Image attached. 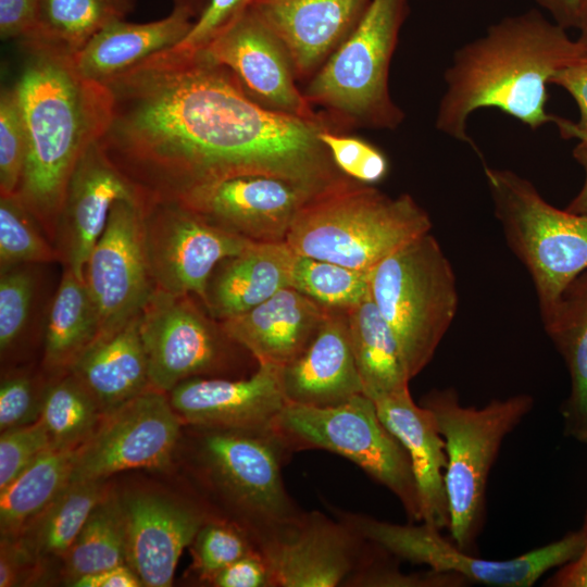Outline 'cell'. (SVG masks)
Here are the masks:
<instances>
[{
  "mask_svg": "<svg viewBox=\"0 0 587 587\" xmlns=\"http://www.w3.org/2000/svg\"><path fill=\"white\" fill-rule=\"evenodd\" d=\"M103 84L110 112L97 140L143 200L245 175L283 178L315 196L354 180L319 137L327 122L262 105L202 50L168 48Z\"/></svg>",
  "mask_w": 587,
  "mask_h": 587,
  "instance_id": "obj_1",
  "label": "cell"
},
{
  "mask_svg": "<svg viewBox=\"0 0 587 587\" xmlns=\"http://www.w3.org/2000/svg\"><path fill=\"white\" fill-rule=\"evenodd\" d=\"M586 58L565 28L535 9L503 17L454 51L435 127L472 147L482 160L467 123L484 108L500 110L533 130L552 123L563 138L578 139L574 122L547 112V86L558 71Z\"/></svg>",
  "mask_w": 587,
  "mask_h": 587,
  "instance_id": "obj_2",
  "label": "cell"
},
{
  "mask_svg": "<svg viewBox=\"0 0 587 587\" xmlns=\"http://www.w3.org/2000/svg\"><path fill=\"white\" fill-rule=\"evenodd\" d=\"M15 84L27 152L17 196L54 243L71 174L102 134L110 112L108 87L80 76L73 58L30 50Z\"/></svg>",
  "mask_w": 587,
  "mask_h": 587,
  "instance_id": "obj_3",
  "label": "cell"
},
{
  "mask_svg": "<svg viewBox=\"0 0 587 587\" xmlns=\"http://www.w3.org/2000/svg\"><path fill=\"white\" fill-rule=\"evenodd\" d=\"M432 227L429 214L411 195L391 197L353 180L307 201L285 242L296 254L371 272Z\"/></svg>",
  "mask_w": 587,
  "mask_h": 587,
  "instance_id": "obj_4",
  "label": "cell"
},
{
  "mask_svg": "<svg viewBox=\"0 0 587 587\" xmlns=\"http://www.w3.org/2000/svg\"><path fill=\"white\" fill-rule=\"evenodd\" d=\"M199 474L259 549L295 526L303 514L286 489L283 466L292 453L274 426L258 430L201 428Z\"/></svg>",
  "mask_w": 587,
  "mask_h": 587,
  "instance_id": "obj_5",
  "label": "cell"
},
{
  "mask_svg": "<svg viewBox=\"0 0 587 587\" xmlns=\"http://www.w3.org/2000/svg\"><path fill=\"white\" fill-rule=\"evenodd\" d=\"M408 14V0H371L352 33L307 82L305 99L335 129H396L403 122L389 72Z\"/></svg>",
  "mask_w": 587,
  "mask_h": 587,
  "instance_id": "obj_6",
  "label": "cell"
},
{
  "mask_svg": "<svg viewBox=\"0 0 587 587\" xmlns=\"http://www.w3.org/2000/svg\"><path fill=\"white\" fill-rule=\"evenodd\" d=\"M420 404L432 412L445 440L450 539L465 552L478 555L489 473L505 437L532 411L534 398L517 394L476 408L464 405L458 391L447 387L429 390Z\"/></svg>",
  "mask_w": 587,
  "mask_h": 587,
  "instance_id": "obj_7",
  "label": "cell"
},
{
  "mask_svg": "<svg viewBox=\"0 0 587 587\" xmlns=\"http://www.w3.org/2000/svg\"><path fill=\"white\" fill-rule=\"evenodd\" d=\"M483 165L495 217L533 280L544 322L567 285L587 270V215L553 207L511 170Z\"/></svg>",
  "mask_w": 587,
  "mask_h": 587,
  "instance_id": "obj_8",
  "label": "cell"
},
{
  "mask_svg": "<svg viewBox=\"0 0 587 587\" xmlns=\"http://www.w3.org/2000/svg\"><path fill=\"white\" fill-rule=\"evenodd\" d=\"M371 298L394 332L411 379L432 361L459 305L453 267L427 233L370 273Z\"/></svg>",
  "mask_w": 587,
  "mask_h": 587,
  "instance_id": "obj_9",
  "label": "cell"
},
{
  "mask_svg": "<svg viewBox=\"0 0 587 587\" xmlns=\"http://www.w3.org/2000/svg\"><path fill=\"white\" fill-rule=\"evenodd\" d=\"M273 426L292 452L324 449L357 464L394 494L410 523L422 522L409 454L380 421L375 402L364 394L325 408L287 402Z\"/></svg>",
  "mask_w": 587,
  "mask_h": 587,
  "instance_id": "obj_10",
  "label": "cell"
},
{
  "mask_svg": "<svg viewBox=\"0 0 587 587\" xmlns=\"http://www.w3.org/2000/svg\"><path fill=\"white\" fill-rule=\"evenodd\" d=\"M364 539L372 541L400 560L425 565L438 572L459 574L470 583L492 587H532L546 573L576 559L584 548L579 530L561 539L508 560H489L460 549L440 529L421 522L395 524L373 516L334 510Z\"/></svg>",
  "mask_w": 587,
  "mask_h": 587,
  "instance_id": "obj_11",
  "label": "cell"
},
{
  "mask_svg": "<svg viewBox=\"0 0 587 587\" xmlns=\"http://www.w3.org/2000/svg\"><path fill=\"white\" fill-rule=\"evenodd\" d=\"M142 232L155 288L203 302L215 267L254 241L230 233L175 200H145Z\"/></svg>",
  "mask_w": 587,
  "mask_h": 587,
  "instance_id": "obj_12",
  "label": "cell"
},
{
  "mask_svg": "<svg viewBox=\"0 0 587 587\" xmlns=\"http://www.w3.org/2000/svg\"><path fill=\"white\" fill-rule=\"evenodd\" d=\"M165 394L151 387L103 413L78 449L70 483L102 482L133 469L167 467L183 420Z\"/></svg>",
  "mask_w": 587,
  "mask_h": 587,
  "instance_id": "obj_13",
  "label": "cell"
},
{
  "mask_svg": "<svg viewBox=\"0 0 587 587\" xmlns=\"http://www.w3.org/2000/svg\"><path fill=\"white\" fill-rule=\"evenodd\" d=\"M189 295L154 288L139 315L150 385L170 392L179 383L223 369L232 341Z\"/></svg>",
  "mask_w": 587,
  "mask_h": 587,
  "instance_id": "obj_14",
  "label": "cell"
},
{
  "mask_svg": "<svg viewBox=\"0 0 587 587\" xmlns=\"http://www.w3.org/2000/svg\"><path fill=\"white\" fill-rule=\"evenodd\" d=\"M84 282L98 315V337L139 316L155 286L143 245L142 201L118 200L84 268Z\"/></svg>",
  "mask_w": 587,
  "mask_h": 587,
  "instance_id": "obj_15",
  "label": "cell"
},
{
  "mask_svg": "<svg viewBox=\"0 0 587 587\" xmlns=\"http://www.w3.org/2000/svg\"><path fill=\"white\" fill-rule=\"evenodd\" d=\"M313 197L283 178L245 175L193 188L173 200L251 241L284 242L297 213Z\"/></svg>",
  "mask_w": 587,
  "mask_h": 587,
  "instance_id": "obj_16",
  "label": "cell"
},
{
  "mask_svg": "<svg viewBox=\"0 0 587 587\" xmlns=\"http://www.w3.org/2000/svg\"><path fill=\"white\" fill-rule=\"evenodd\" d=\"M202 51L230 70L250 97L262 105L329 124L298 87L290 58L280 40L251 8Z\"/></svg>",
  "mask_w": 587,
  "mask_h": 587,
  "instance_id": "obj_17",
  "label": "cell"
},
{
  "mask_svg": "<svg viewBox=\"0 0 587 587\" xmlns=\"http://www.w3.org/2000/svg\"><path fill=\"white\" fill-rule=\"evenodd\" d=\"M372 547L342 521L304 511L295 526L260 550L273 587H338L363 564Z\"/></svg>",
  "mask_w": 587,
  "mask_h": 587,
  "instance_id": "obj_18",
  "label": "cell"
},
{
  "mask_svg": "<svg viewBox=\"0 0 587 587\" xmlns=\"http://www.w3.org/2000/svg\"><path fill=\"white\" fill-rule=\"evenodd\" d=\"M118 200L143 201L139 190L95 140L71 174L54 239L64 268L80 279H84L85 264L107 225L112 207Z\"/></svg>",
  "mask_w": 587,
  "mask_h": 587,
  "instance_id": "obj_19",
  "label": "cell"
},
{
  "mask_svg": "<svg viewBox=\"0 0 587 587\" xmlns=\"http://www.w3.org/2000/svg\"><path fill=\"white\" fill-rule=\"evenodd\" d=\"M168 394L180 419L201 428H270L287 403L280 367L272 364H258L246 378H188Z\"/></svg>",
  "mask_w": 587,
  "mask_h": 587,
  "instance_id": "obj_20",
  "label": "cell"
},
{
  "mask_svg": "<svg viewBox=\"0 0 587 587\" xmlns=\"http://www.w3.org/2000/svg\"><path fill=\"white\" fill-rule=\"evenodd\" d=\"M126 564L142 586L172 585L184 549L209 520L198 507L151 494L133 492L122 500Z\"/></svg>",
  "mask_w": 587,
  "mask_h": 587,
  "instance_id": "obj_21",
  "label": "cell"
},
{
  "mask_svg": "<svg viewBox=\"0 0 587 587\" xmlns=\"http://www.w3.org/2000/svg\"><path fill=\"white\" fill-rule=\"evenodd\" d=\"M371 0H255L250 7L285 47L297 80L308 82L348 38Z\"/></svg>",
  "mask_w": 587,
  "mask_h": 587,
  "instance_id": "obj_22",
  "label": "cell"
},
{
  "mask_svg": "<svg viewBox=\"0 0 587 587\" xmlns=\"http://www.w3.org/2000/svg\"><path fill=\"white\" fill-rule=\"evenodd\" d=\"M287 402L333 407L363 394L351 348L347 311L328 309L307 348L280 367Z\"/></svg>",
  "mask_w": 587,
  "mask_h": 587,
  "instance_id": "obj_23",
  "label": "cell"
},
{
  "mask_svg": "<svg viewBox=\"0 0 587 587\" xmlns=\"http://www.w3.org/2000/svg\"><path fill=\"white\" fill-rule=\"evenodd\" d=\"M327 311L292 287H286L220 325L224 334L258 364L282 367L307 348Z\"/></svg>",
  "mask_w": 587,
  "mask_h": 587,
  "instance_id": "obj_24",
  "label": "cell"
},
{
  "mask_svg": "<svg viewBox=\"0 0 587 587\" xmlns=\"http://www.w3.org/2000/svg\"><path fill=\"white\" fill-rule=\"evenodd\" d=\"M374 402L380 421L409 454L421 501L422 522L440 530L448 528L450 512L445 486L448 458L434 415L413 401L409 387Z\"/></svg>",
  "mask_w": 587,
  "mask_h": 587,
  "instance_id": "obj_25",
  "label": "cell"
},
{
  "mask_svg": "<svg viewBox=\"0 0 587 587\" xmlns=\"http://www.w3.org/2000/svg\"><path fill=\"white\" fill-rule=\"evenodd\" d=\"M295 252L284 242H254L223 260L208 283L203 304L220 322L239 315L290 287Z\"/></svg>",
  "mask_w": 587,
  "mask_h": 587,
  "instance_id": "obj_26",
  "label": "cell"
},
{
  "mask_svg": "<svg viewBox=\"0 0 587 587\" xmlns=\"http://www.w3.org/2000/svg\"><path fill=\"white\" fill-rule=\"evenodd\" d=\"M195 20L174 8L167 16L149 23L116 20L98 32L73 58L84 78L105 83L139 65L153 54L175 47Z\"/></svg>",
  "mask_w": 587,
  "mask_h": 587,
  "instance_id": "obj_27",
  "label": "cell"
},
{
  "mask_svg": "<svg viewBox=\"0 0 587 587\" xmlns=\"http://www.w3.org/2000/svg\"><path fill=\"white\" fill-rule=\"evenodd\" d=\"M70 372L103 413L151 388L139 316L117 332L96 338L71 365Z\"/></svg>",
  "mask_w": 587,
  "mask_h": 587,
  "instance_id": "obj_28",
  "label": "cell"
},
{
  "mask_svg": "<svg viewBox=\"0 0 587 587\" xmlns=\"http://www.w3.org/2000/svg\"><path fill=\"white\" fill-rule=\"evenodd\" d=\"M542 324L569 370L571 390L562 414L574 435L587 429V270L567 285Z\"/></svg>",
  "mask_w": 587,
  "mask_h": 587,
  "instance_id": "obj_29",
  "label": "cell"
},
{
  "mask_svg": "<svg viewBox=\"0 0 587 587\" xmlns=\"http://www.w3.org/2000/svg\"><path fill=\"white\" fill-rule=\"evenodd\" d=\"M135 0H40L36 24L21 40L26 51L74 58L104 26L123 20Z\"/></svg>",
  "mask_w": 587,
  "mask_h": 587,
  "instance_id": "obj_30",
  "label": "cell"
},
{
  "mask_svg": "<svg viewBox=\"0 0 587 587\" xmlns=\"http://www.w3.org/2000/svg\"><path fill=\"white\" fill-rule=\"evenodd\" d=\"M351 348L363 394L373 401L409 387L399 342L372 298L347 311Z\"/></svg>",
  "mask_w": 587,
  "mask_h": 587,
  "instance_id": "obj_31",
  "label": "cell"
},
{
  "mask_svg": "<svg viewBox=\"0 0 587 587\" xmlns=\"http://www.w3.org/2000/svg\"><path fill=\"white\" fill-rule=\"evenodd\" d=\"M78 449L49 448L0 490L2 537H15L68 485Z\"/></svg>",
  "mask_w": 587,
  "mask_h": 587,
  "instance_id": "obj_32",
  "label": "cell"
},
{
  "mask_svg": "<svg viewBox=\"0 0 587 587\" xmlns=\"http://www.w3.org/2000/svg\"><path fill=\"white\" fill-rule=\"evenodd\" d=\"M96 308L85 285L64 268L47 316L45 364L52 370L68 369L97 338Z\"/></svg>",
  "mask_w": 587,
  "mask_h": 587,
  "instance_id": "obj_33",
  "label": "cell"
},
{
  "mask_svg": "<svg viewBox=\"0 0 587 587\" xmlns=\"http://www.w3.org/2000/svg\"><path fill=\"white\" fill-rule=\"evenodd\" d=\"M104 496L102 482L68 483L15 538L37 563L65 555Z\"/></svg>",
  "mask_w": 587,
  "mask_h": 587,
  "instance_id": "obj_34",
  "label": "cell"
},
{
  "mask_svg": "<svg viewBox=\"0 0 587 587\" xmlns=\"http://www.w3.org/2000/svg\"><path fill=\"white\" fill-rule=\"evenodd\" d=\"M126 563V530L122 500L105 495L92 509L65 554L71 583L80 576Z\"/></svg>",
  "mask_w": 587,
  "mask_h": 587,
  "instance_id": "obj_35",
  "label": "cell"
},
{
  "mask_svg": "<svg viewBox=\"0 0 587 587\" xmlns=\"http://www.w3.org/2000/svg\"><path fill=\"white\" fill-rule=\"evenodd\" d=\"M102 415L95 398L72 374L42 394L39 419L53 448H79L92 435Z\"/></svg>",
  "mask_w": 587,
  "mask_h": 587,
  "instance_id": "obj_36",
  "label": "cell"
},
{
  "mask_svg": "<svg viewBox=\"0 0 587 587\" xmlns=\"http://www.w3.org/2000/svg\"><path fill=\"white\" fill-rule=\"evenodd\" d=\"M370 273L295 253L290 287L326 309L349 311L371 297Z\"/></svg>",
  "mask_w": 587,
  "mask_h": 587,
  "instance_id": "obj_37",
  "label": "cell"
},
{
  "mask_svg": "<svg viewBox=\"0 0 587 587\" xmlns=\"http://www.w3.org/2000/svg\"><path fill=\"white\" fill-rule=\"evenodd\" d=\"M60 260L42 226L17 193L0 197V270Z\"/></svg>",
  "mask_w": 587,
  "mask_h": 587,
  "instance_id": "obj_38",
  "label": "cell"
},
{
  "mask_svg": "<svg viewBox=\"0 0 587 587\" xmlns=\"http://www.w3.org/2000/svg\"><path fill=\"white\" fill-rule=\"evenodd\" d=\"M372 542V541H371ZM401 560L373 542V548L363 564L349 576L345 587H464L470 582L453 573L426 569L405 573L400 569Z\"/></svg>",
  "mask_w": 587,
  "mask_h": 587,
  "instance_id": "obj_39",
  "label": "cell"
},
{
  "mask_svg": "<svg viewBox=\"0 0 587 587\" xmlns=\"http://www.w3.org/2000/svg\"><path fill=\"white\" fill-rule=\"evenodd\" d=\"M192 545L195 569L208 583L224 567L259 549L238 526L214 517L201 526Z\"/></svg>",
  "mask_w": 587,
  "mask_h": 587,
  "instance_id": "obj_40",
  "label": "cell"
},
{
  "mask_svg": "<svg viewBox=\"0 0 587 587\" xmlns=\"http://www.w3.org/2000/svg\"><path fill=\"white\" fill-rule=\"evenodd\" d=\"M27 152L26 130L15 85L0 95V195L17 192Z\"/></svg>",
  "mask_w": 587,
  "mask_h": 587,
  "instance_id": "obj_41",
  "label": "cell"
},
{
  "mask_svg": "<svg viewBox=\"0 0 587 587\" xmlns=\"http://www.w3.org/2000/svg\"><path fill=\"white\" fill-rule=\"evenodd\" d=\"M319 137L336 166L349 178L373 185L387 176L389 172L387 157L369 141L330 126L323 127Z\"/></svg>",
  "mask_w": 587,
  "mask_h": 587,
  "instance_id": "obj_42",
  "label": "cell"
},
{
  "mask_svg": "<svg viewBox=\"0 0 587 587\" xmlns=\"http://www.w3.org/2000/svg\"><path fill=\"white\" fill-rule=\"evenodd\" d=\"M36 278L22 265L1 272L0 350L5 352L23 333L30 312Z\"/></svg>",
  "mask_w": 587,
  "mask_h": 587,
  "instance_id": "obj_43",
  "label": "cell"
},
{
  "mask_svg": "<svg viewBox=\"0 0 587 587\" xmlns=\"http://www.w3.org/2000/svg\"><path fill=\"white\" fill-rule=\"evenodd\" d=\"M51 447L50 437L40 419L28 425L1 432L0 490Z\"/></svg>",
  "mask_w": 587,
  "mask_h": 587,
  "instance_id": "obj_44",
  "label": "cell"
},
{
  "mask_svg": "<svg viewBox=\"0 0 587 587\" xmlns=\"http://www.w3.org/2000/svg\"><path fill=\"white\" fill-rule=\"evenodd\" d=\"M254 2L255 0H209L190 32L173 49L184 52L204 49Z\"/></svg>",
  "mask_w": 587,
  "mask_h": 587,
  "instance_id": "obj_45",
  "label": "cell"
},
{
  "mask_svg": "<svg viewBox=\"0 0 587 587\" xmlns=\"http://www.w3.org/2000/svg\"><path fill=\"white\" fill-rule=\"evenodd\" d=\"M41 399L35 395L32 380L26 376H14L2 380L0 386L1 432L25 426L40 416Z\"/></svg>",
  "mask_w": 587,
  "mask_h": 587,
  "instance_id": "obj_46",
  "label": "cell"
},
{
  "mask_svg": "<svg viewBox=\"0 0 587 587\" xmlns=\"http://www.w3.org/2000/svg\"><path fill=\"white\" fill-rule=\"evenodd\" d=\"M209 583L216 587H273L268 563L260 549L224 567Z\"/></svg>",
  "mask_w": 587,
  "mask_h": 587,
  "instance_id": "obj_47",
  "label": "cell"
},
{
  "mask_svg": "<svg viewBox=\"0 0 587 587\" xmlns=\"http://www.w3.org/2000/svg\"><path fill=\"white\" fill-rule=\"evenodd\" d=\"M40 0H0V38H25L34 28Z\"/></svg>",
  "mask_w": 587,
  "mask_h": 587,
  "instance_id": "obj_48",
  "label": "cell"
},
{
  "mask_svg": "<svg viewBox=\"0 0 587 587\" xmlns=\"http://www.w3.org/2000/svg\"><path fill=\"white\" fill-rule=\"evenodd\" d=\"M550 84L565 89L576 101L579 120L576 122L578 141L587 139V58L558 71Z\"/></svg>",
  "mask_w": 587,
  "mask_h": 587,
  "instance_id": "obj_49",
  "label": "cell"
},
{
  "mask_svg": "<svg viewBox=\"0 0 587 587\" xmlns=\"http://www.w3.org/2000/svg\"><path fill=\"white\" fill-rule=\"evenodd\" d=\"M580 532L584 537V548L580 554L571 562L560 566L547 578V587H587V509Z\"/></svg>",
  "mask_w": 587,
  "mask_h": 587,
  "instance_id": "obj_50",
  "label": "cell"
},
{
  "mask_svg": "<svg viewBox=\"0 0 587 587\" xmlns=\"http://www.w3.org/2000/svg\"><path fill=\"white\" fill-rule=\"evenodd\" d=\"M75 587H138L142 586L135 572L126 564L87 574L72 583Z\"/></svg>",
  "mask_w": 587,
  "mask_h": 587,
  "instance_id": "obj_51",
  "label": "cell"
},
{
  "mask_svg": "<svg viewBox=\"0 0 587 587\" xmlns=\"http://www.w3.org/2000/svg\"><path fill=\"white\" fill-rule=\"evenodd\" d=\"M547 11L552 21L567 29L576 26L578 9L582 0H534Z\"/></svg>",
  "mask_w": 587,
  "mask_h": 587,
  "instance_id": "obj_52",
  "label": "cell"
},
{
  "mask_svg": "<svg viewBox=\"0 0 587 587\" xmlns=\"http://www.w3.org/2000/svg\"><path fill=\"white\" fill-rule=\"evenodd\" d=\"M573 157L585 170V182L565 210L575 214L587 215V139L578 141L573 149Z\"/></svg>",
  "mask_w": 587,
  "mask_h": 587,
  "instance_id": "obj_53",
  "label": "cell"
},
{
  "mask_svg": "<svg viewBox=\"0 0 587 587\" xmlns=\"http://www.w3.org/2000/svg\"><path fill=\"white\" fill-rule=\"evenodd\" d=\"M575 28L579 33L576 41L587 54V0L580 1Z\"/></svg>",
  "mask_w": 587,
  "mask_h": 587,
  "instance_id": "obj_54",
  "label": "cell"
},
{
  "mask_svg": "<svg viewBox=\"0 0 587 587\" xmlns=\"http://www.w3.org/2000/svg\"><path fill=\"white\" fill-rule=\"evenodd\" d=\"M209 0H173L174 8L186 11L195 21L203 12Z\"/></svg>",
  "mask_w": 587,
  "mask_h": 587,
  "instance_id": "obj_55",
  "label": "cell"
},
{
  "mask_svg": "<svg viewBox=\"0 0 587 587\" xmlns=\"http://www.w3.org/2000/svg\"><path fill=\"white\" fill-rule=\"evenodd\" d=\"M573 436L582 444L587 445V429L578 430Z\"/></svg>",
  "mask_w": 587,
  "mask_h": 587,
  "instance_id": "obj_56",
  "label": "cell"
}]
</instances>
